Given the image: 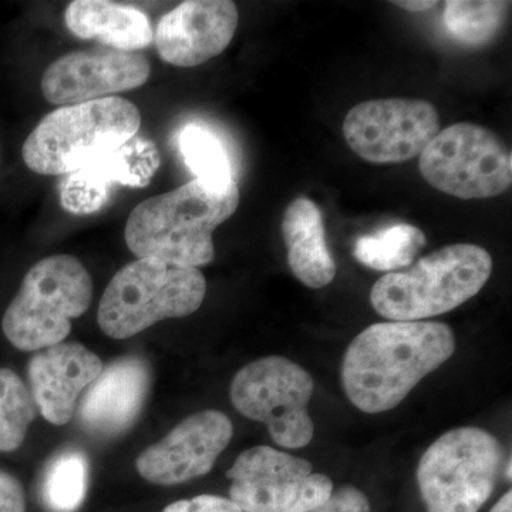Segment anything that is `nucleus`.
<instances>
[{
    "label": "nucleus",
    "instance_id": "obj_1",
    "mask_svg": "<svg viewBox=\"0 0 512 512\" xmlns=\"http://www.w3.org/2000/svg\"><path fill=\"white\" fill-rule=\"evenodd\" d=\"M456 338L446 323H375L353 339L345 353L346 396L369 414L392 410L424 377L453 356Z\"/></svg>",
    "mask_w": 512,
    "mask_h": 512
},
{
    "label": "nucleus",
    "instance_id": "obj_2",
    "mask_svg": "<svg viewBox=\"0 0 512 512\" xmlns=\"http://www.w3.org/2000/svg\"><path fill=\"white\" fill-rule=\"evenodd\" d=\"M237 183L218 185L195 178L173 191L140 202L128 215L124 238L137 258L180 268L214 261L212 234L238 210Z\"/></svg>",
    "mask_w": 512,
    "mask_h": 512
},
{
    "label": "nucleus",
    "instance_id": "obj_3",
    "mask_svg": "<svg viewBox=\"0 0 512 512\" xmlns=\"http://www.w3.org/2000/svg\"><path fill=\"white\" fill-rule=\"evenodd\" d=\"M493 274V258L474 244H454L420 258L404 271L382 276L370 302L392 322H421L474 298Z\"/></svg>",
    "mask_w": 512,
    "mask_h": 512
},
{
    "label": "nucleus",
    "instance_id": "obj_4",
    "mask_svg": "<svg viewBox=\"0 0 512 512\" xmlns=\"http://www.w3.org/2000/svg\"><path fill=\"white\" fill-rule=\"evenodd\" d=\"M141 113L123 97L63 106L47 114L22 147L26 167L40 175H69L137 136Z\"/></svg>",
    "mask_w": 512,
    "mask_h": 512
},
{
    "label": "nucleus",
    "instance_id": "obj_5",
    "mask_svg": "<svg viewBox=\"0 0 512 512\" xmlns=\"http://www.w3.org/2000/svg\"><path fill=\"white\" fill-rule=\"evenodd\" d=\"M205 295L207 281L200 269L138 258L111 279L97 322L110 338H133L161 320L187 318L200 309Z\"/></svg>",
    "mask_w": 512,
    "mask_h": 512
},
{
    "label": "nucleus",
    "instance_id": "obj_6",
    "mask_svg": "<svg viewBox=\"0 0 512 512\" xmlns=\"http://www.w3.org/2000/svg\"><path fill=\"white\" fill-rule=\"evenodd\" d=\"M93 301V281L72 255L43 258L30 268L2 319L6 339L23 352H39L63 343L72 320Z\"/></svg>",
    "mask_w": 512,
    "mask_h": 512
},
{
    "label": "nucleus",
    "instance_id": "obj_7",
    "mask_svg": "<svg viewBox=\"0 0 512 512\" xmlns=\"http://www.w3.org/2000/svg\"><path fill=\"white\" fill-rule=\"evenodd\" d=\"M504 460L500 441L477 427H458L421 457L417 483L427 512H478L490 500Z\"/></svg>",
    "mask_w": 512,
    "mask_h": 512
},
{
    "label": "nucleus",
    "instance_id": "obj_8",
    "mask_svg": "<svg viewBox=\"0 0 512 512\" xmlns=\"http://www.w3.org/2000/svg\"><path fill=\"white\" fill-rule=\"evenodd\" d=\"M424 180L460 200L498 197L511 188L512 154L494 131L457 123L440 131L420 154Z\"/></svg>",
    "mask_w": 512,
    "mask_h": 512
},
{
    "label": "nucleus",
    "instance_id": "obj_9",
    "mask_svg": "<svg viewBox=\"0 0 512 512\" xmlns=\"http://www.w3.org/2000/svg\"><path fill=\"white\" fill-rule=\"evenodd\" d=\"M312 376L282 356H268L242 367L231 383V402L242 416L268 426L278 446L296 450L315 434L308 406Z\"/></svg>",
    "mask_w": 512,
    "mask_h": 512
},
{
    "label": "nucleus",
    "instance_id": "obj_10",
    "mask_svg": "<svg viewBox=\"0 0 512 512\" xmlns=\"http://www.w3.org/2000/svg\"><path fill=\"white\" fill-rule=\"evenodd\" d=\"M227 477L229 500L242 512H306L333 493L332 480L308 460L268 446L239 454Z\"/></svg>",
    "mask_w": 512,
    "mask_h": 512
},
{
    "label": "nucleus",
    "instance_id": "obj_11",
    "mask_svg": "<svg viewBox=\"0 0 512 512\" xmlns=\"http://www.w3.org/2000/svg\"><path fill=\"white\" fill-rule=\"evenodd\" d=\"M439 133V111L430 101L419 99L363 101L343 121L348 146L373 164L412 160Z\"/></svg>",
    "mask_w": 512,
    "mask_h": 512
},
{
    "label": "nucleus",
    "instance_id": "obj_12",
    "mask_svg": "<svg viewBox=\"0 0 512 512\" xmlns=\"http://www.w3.org/2000/svg\"><path fill=\"white\" fill-rule=\"evenodd\" d=\"M151 64L138 52L99 47L67 53L43 74V97L55 106H73L130 92L147 83Z\"/></svg>",
    "mask_w": 512,
    "mask_h": 512
},
{
    "label": "nucleus",
    "instance_id": "obj_13",
    "mask_svg": "<svg viewBox=\"0 0 512 512\" xmlns=\"http://www.w3.org/2000/svg\"><path fill=\"white\" fill-rule=\"evenodd\" d=\"M232 436L234 426L224 413L204 410L191 414L138 456V474L158 485L183 484L205 476Z\"/></svg>",
    "mask_w": 512,
    "mask_h": 512
},
{
    "label": "nucleus",
    "instance_id": "obj_14",
    "mask_svg": "<svg viewBox=\"0 0 512 512\" xmlns=\"http://www.w3.org/2000/svg\"><path fill=\"white\" fill-rule=\"evenodd\" d=\"M237 5L229 0H190L158 22V56L175 67H195L220 56L237 32Z\"/></svg>",
    "mask_w": 512,
    "mask_h": 512
},
{
    "label": "nucleus",
    "instance_id": "obj_15",
    "mask_svg": "<svg viewBox=\"0 0 512 512\" xmlns=\"http://www.w3.org/2000/svg\"><path fill=\"white\" fill-rule=\"evenodd\" d=\"M150 384L151 372L146 360L140 356L114 360L84 390L76 409L80 426L94 436H119L140 416Z\"/></svg>",
    "mask_w": 512,
    "mask_h": 512
},
{
    "label": "nucleus",
    "instance_id": "obj_16",
    "mask_svg": "<svg viewBox=\"0 0 512 512\" xmlns=\"http://www.w3.org/2000/svg\"><path fill=\"white\" fill-rule=\"evenodd\" d=\"M103 367L100 357L80 343H59L36 352L28 367L29 389L42 416L56 426L69 423L80 394Z\"/></svg>",
    "mask_w": 512,
    "mask_h": 512
},
{
    "label": "nucleus",
    "instance_id": "obj_17",
    "mask_svg": "<svg viewBox=\"0 0 512 512\" xmlns=\"http://www.w3.org/2000/svg\"><path fill=\"white\" fill-rule=\"evenodd\" d=\"M158 167L156 150L148 141H128L126 146L104 154L69 174L60 190L64 210L73 214H92L100 210L113 184L143 187Z\"/></svg>",
    "mask_w": 512,
    "mask_h": 512
},
{
    "label": "nucleus",
    "instance_id": "obj_18",
    "mask_svg": "<svg viewBox=\"0 0 512 512\" xmlns=\"http://www.w3.org/2000/svg\"><path fill=\"white\" fill-rule=\"evenodd\" d=\"M288 264L292 274L309 288H325L335 279L336 262L326 241L325 221L308 197L295 198L282 220Z\"/></svg>",
    "mask_w": 512,
    "mask_h": 512
},
{
    "label": "nucleus",
    "instance_id": "obj_19",
    "mask_svg": "<svg viewBox=\"0 0 512 512\" xmlns=\"http://www.w3.org/2000/svg\"><path fill=\"white\" fill-rule=\"evenodd\" d=\"M64 23L74 36L97 40L120 52H138L153 42L154 32L146 13L133 6L106 0H76L67 6Z\"/></svg>",
    "mask_w": 512,
    "mask_h": 512
},
{
    "label": "nucleus",
    "instance_id": "obj_20",
    "mask_svg": "<svg viewBox=\"0 0 512 512\" xmlns=\"http://www.w3.org/2000/svg\"><path fill=\"white\" fill-rule=\"evenodd\" d=\"M427 239L420 228L394 224L372 235L357 239L353 255L360 264L382 272H396L413 264Z\"/></svg>",
    "mask_w": 512,
    "mask_h": 512
},
{
    "label": "nucleus",
    "instance_id": "obj_21",
    "mask_svg": "<svg viewBox=\"0 0 512 512\" xmlns=\"http://www.w3.org/2000/svg\"><path fill=\"white\" fill-rule=\"evenodd\" d=\"M89 485V461L79 450L57 454L43 474V505L49 512H76L82 507Z\"/></svg>",
    "mask_w": 512,
    "mask_h": 512
},
{
    "label": "nucleus",
    "instance_id": "obj_22",
    "mask_svg": "<svg viewBox=\"0 0 512 512\" xmlns=\"http://www.w3.org/2000/svg\"><path fill=\"white\" fill-rule=\"evenodd\" d=\"M510 2L451 0L444 10L448 35L467 46H484L503 29Z\"/></svg>",
    "mask_w": 512,
    "mask_h": 512
},
{
    "label": "nucleus",
    "instance_id": "obj_23",
    "mask_svg": "<svg viewBox=\"0 0 512 512\" xmlns=\"http://www.w3.org/2000/svg\"><path fill=\"white\" fill-rule=\"evenodd\" d=\"M36 403L26 383L13 370L0 367V451L18 450L36 417Z\"/></svg>",
    "mask_w": 512,
    "mask_h": 512
},
{
    "label": "nucleus",
    "instance_id": "obj_24",
    "mask_svg": "<svg viewBox=\"0 0 512 512\" xmlns=\"http://www.w3.org/2000/svg\"><path fill=\"white\" fill-rule=\"evenodd\" d=\"M180 150L185 164L200 180L218 185L234 183L227 150L212 131L190 124L181 131Z\"/></svg>",
    "mask_w": 512,
    "mask_h": 512
},
{
    "label": "nucleus",
    "instance_id": "obj_25",
    "mask_svg": "<svg viewBox=\"0 0 512 512\" xmlns=\"http://www.w3.org/2000/svg\"><path fill=\"white\" fill-rule=\"evenodd\" d=\"M306 512H370V504L362 491L346 485L333 490L325 503Z\"/></svg>",
    "mask_w": 512,
    "mask_h": 512
},
{
    "label": "nucleus",
    "instance_id": "obj_26",
    "mask_svg": "<svg viewBox=\"0 0 512 512\" xmlns=\"http://www.w3.org/2000/svg\"><path fill=\"white\" fill-rule=\"evenodd\" d=\"M163 512H242L234 501L218 495H198L190 500L175 501Z\"/></svg>",
    "mask_w": 512,
    "mask_h": 512
},
{
    "label": "nucleus",
    "instance_id": "obj_27",
    "mask_svg": "<svg viewBox=\"0 0 512 512\" xmlns=\"http://www.w3.org/2000/svg\"><path fill=\"white\" fill-rule=\"evenodd\" d=\"M0 512H26L22 484L12 474L0 470Z\"/></svg>",
    "mask_w": 512,
    "mask_h": 512
},
{
    "label": "nucleus",
    "instance_id": "obj_28",
    "mask_svg": "<svg viewBox=\"0 0 512 512\" xmlns=\"http://www.w3.org/2000/svg\"><path fill=\"white\" fill-rule=\"evenodd\" d=\"M394 6H399L407 12H424L437 5V2H427V0H403V2H393Z\"/></svg>",
    "mask_w": 512,
    "mask_h": 512
},
{
    "label": "nucleus",
    "instance_id": "obj_29",
    "mask_svg": "<svg viewBox=\"0 0 512 512\" xmlns=\"http://www.w3.org/2000/svg\"><path fill=\"white\" fill-rule=\"evenodd\" d=\"M490 512H512V493L507 491Z\"/></svg>",
    "mask_w": 512,
    "mask_h": 512
},
{
    "label": "nucleus",
    "instance_id": "obj_30",
    "mask_svg": "<svg viewBox=\"0 0 512 512\" xmlns=\"http://www.w3.org/2000/svg\"><path fill=\"white\" fill-rule=\"evenodd\" d=\"M511 458H508L507 468H505V476L511 481Z\"/></svg>",
    "mask_w": 512,
    "mask_h": 512
}]
</instances>
